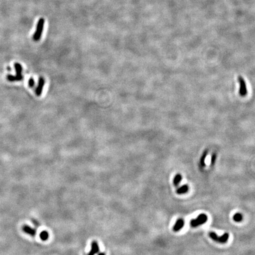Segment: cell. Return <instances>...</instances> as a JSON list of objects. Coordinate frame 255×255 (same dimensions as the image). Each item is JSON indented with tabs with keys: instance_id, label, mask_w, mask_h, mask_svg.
<instances>
[{
	"instance_id": "6da1fadb",
	"label": "cell",
	"mask_w": 255,
	"mask_h": 255,
	"mask_svg": "<svg viewBox=\"0 0 255 255\" xmlns=\"http://www.w3.org/2000/svg\"><path fill=\"white\" fill-rule=\"evenodd\" d=\"M14 68L15 70V75H8L7 76V79L10 82H19L21 81L23 79V76L22 75L23 67L19 63H15L14 65Z\"/></svg>"
},
{
	"instance_id": "7a4b0ae2",
	"label": "cell",
	"mask_w": 255,
	"mask_h": 255,
	"mask_svg": "<svg viewBox=\"0 0 255 255\" xmlns=\"http://www.w3.org/2000/svg\"><path fill=\"white\" fill-rule=\"evenodd\" d=\"M45 20L43 18L40 19L39 21L37 22L36 30V31H35V33L33 37V39L34 41H37L40 39V38L41 37V35H42L43 31L44 25H45Z\"/></svg>"
},
{
	"instance_id": "3957f363",
	"label": "cell",
	"mask_w": 255,
	"mask_h": 255,
	"mask_svg": "<svg viewBox=\"0 0 255 255\" xmlns=\"http://www.w3.org/2000/svg\"><path fill=\"white\" fill-rule=\"evenodd\" d=\"M207 220V216L204 214H201L197 216L196 219L192 220L190 222V225L191 227H195L204 224Z\"/></svg>"
},
{
	"instance_id": "277c9868",
	"label": "cell",
	"mask_w": 255,
	"mask_h": 255,
	"mask_svg": "<svg viewBox=\"0 0 255 255\" xmlns=\"http://www.w3.org/2000/svg\"><path fill=\"white\" fill-rule=\"evenodd\" d=\"M209 236L214 241L220 243H226L229 237V234L228 233H224L223 235L219 236L217 234H216L214 232H210L209 233Z\"/></svg>"
},
{
	"instance_id": "5b68a950",
	"label": "cell",
	"mask_w": 255,
	"mask_h": 255,
	"mask_svg": "<svg viewBox=\"0 0 255 255\" xmlns=\"http://www.w3.org/2000/svg\"><path fill=\"white\" fill-rule=\"evenodd\" d=\"M239 83L240 85V89H239V94L240 96H244L246 95L248 93L247 91V87H246V82L244 80V79L241 77L239 76Z\"/></svg>"
},
{
	"instance_id": "8992f818",
	"label": "cell",
	"mask_w": 255,
	"mask_h": 255,
	"mask_svg": "<svg viewBox=\"0 0 255 255\" xmlns=\"http://www.w3.org/2000/svg\"><path fill=\"white\" fill-rule=\"evenodd\" d=\"M45 79L42 77H40L39 79V83H38V85L36 87V95L38 96H40L41 95L43 87L45 86Z\"/></svg>"
},
{
	"instance_id": "52a82bcc",
	"label": "cell",
	"mask_w": 255,
	"mask_h": 255,
	"mask_svg": "<svg viewBox=\"0 0 255 255\" xmlns=\"http://www.w3.org/2000/svg\"><path fill=\"white\" fill-rule=\"evenodd\" d=\"M23 230L25 233L30 234L32 236H34L36 234V230L27 225H25L23 227Z\"/></svg>"
},
{
	"instance_id": "ba28073f",
	"label": "cell",
	"mask_w": 255,
	"mask_h": 255,
	"mask_svg": "<svg viewBox=\"0 0 255 255\" xmlns=\"http://www.w3.org/2000/svg\"><path fill=\"white\" fill-rule=\"evenodd\" d=\"M184 222L183 220L178 219V220L176 222V223H175V224L173 227V230L175 232L179 231L182 228V227L184 226Z\"/></svg>"
},
{
	"instance_id": "9c48e42d",
	"label": "cell",
	"mask_w": 255,
	"mask_h": 255,
	"mask_svg": "<svg viewBox=\"0 0 255 255\" xmlns=\"http://www.w3.org/2000/svg\"><path fill=\"white\" fill-rule=\"evenodd\" d=\"M99 252V246L95 241H93L91 244V250L89 252V253L95 255V254H97Z\"/></svg>"
},
{
	"instance_id": "30bf717a",
	"label": "cell",
	"mask_w": 255,
	"mask_h": 255,
	"mask_svg": "<svg viewBox=\"0 0 255 255\" xmlns=\"http://www.w3.org/2000/svg\"><path fill=\"white\" fill-rule=\"evenodd\" d=\"M188 190V187L187 185H184L179 188L177 190V192L178 194H182L183 193H186V192H187Z\"/></svg>"
},
{
	"instance_id": "8fae6325",
	"label": "cell",
	"mask_w": 255,
	"mask_h": 255,
	"mask_svg": "<svg viewBox=\"0 0 255 255\" xmlns=\"http://www.w3.org/2000/svg\"><path fill=\"white\" fill-rule=\"evenodd\" d=\"M182 180V177L180 174H177L176 175H175L174 178V184L175 186H177L178 184L181 182Z\"/></svg>"
},
{
	"instance_id": "7c38bea8",
	"label": "cell",
	"mask_w": 255,
	"mask_h": 255,
	"mask_svg": "<svg viewBox=\"0 0 255 255\" xmlns=\"http://www.w3.org/2000/svg\"><path fill=\"white\" fill-rule=\"evenodd\" d=\"M49 233L47 231H43L40 235V238L42 240L46 241L49 239Z\"/></svg>"
},
{
	"instance_id": "4fadbf2b",
	"label": "cell",
	"mask_w": 255,
	"mask_h": 255,
	"mask_svg": "<svg viewBox=\"0 0 255 255\" xmlns=\"http://www.w3.org/2000/svg\"><path fill=\"white\" fill-rule=\"evenodd\" d=\"M243 219V216L240 213H236L233 216V220L236 222H241Z\"/></svg>"
},
{
	"instance_id": "5bb4252c",
	"label": "cell",
	"mask_w": 255,
	"mask_h": 255,
	"mask_svg": "<svg viewBox=\"0 0 255 255\" xmlns=\"http://www.w3.org/2000/svg\"><path fill=\"white\" fill-rule=\"evenodd\" d=\"M207 151H205L204 152V154H203V155H202V157H201V161H200V163H201V165H202V166H205V162H204V161H205V158H206V156H207Z\"/></svg>"
},
{
	"instance_id": "9a60e30c",
	"label": "cell",
	"mask_w": 255,
	"mask_h": 255,
	"mask_svg": "<svg viewBox=\"0 0 255 255\" xmlns=\"http://www.w3.org/2000/svg\"><path fill=\"white\" fill-rule=\"evenodd\" d=\"M28 83H29V86L30 87H31V88H33V87L34 86V85H35V82H34V79L33 78H30L29 79Z\"/></svg>"
},
{
	"instance_id": "2e32d148",
	"label": "cell",
	"mask_w": 255,
	"mask_h": 255,
	"mask_svg": "<svg viewBox=\"0 0 255 255\" xmlns=\"http://www.w3.org/2000/svg\"><path fill=\"white\" fill-rule=\"evenodd\" d=\"M98 255H106L105 253H98Z\"/></svg>"
},
{
	"instance_id": "e0dca14e",
	"label": "cell",
	"mask_w": 255,
	"mask_h": 255,
	"mask_svg": "<svg viewBox=\"0 0 255 255\" xmlns=\"http://www.w3.org/2000/svg\"><path fill=\"white\" fill-rule=\"evenodd\" d=\"M87 255H93V254H91V253H88V254H87Z\"/></svg>"
}]
</instances>
